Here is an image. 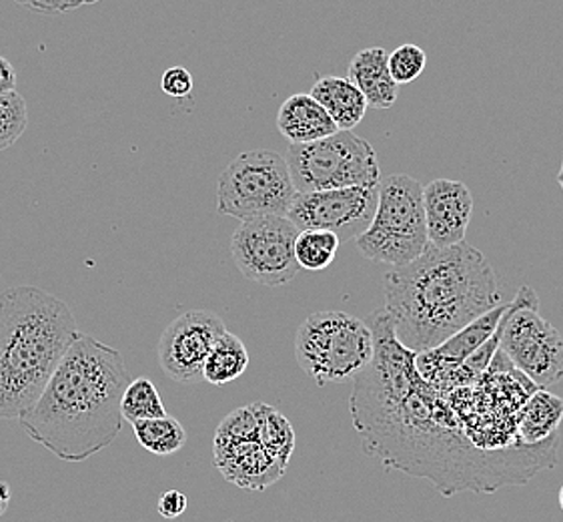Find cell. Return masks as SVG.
I'll use <instances>...</instances> for the list:
<instances>
[{
  "label": "cell",
  "instance_id": "8992f818",
  "mask_svg": "<svg viewBox=\"0 0 563 522\" xmlns=\"http://www.w3.org/2000/svg\"><path fill=\"white\" fill-rule=\"evenodd\" d=\"M291 171L282 153L253 149L238 155L217 180V211L239 221L287 217L294 204Z\"/></svg>",
  "mask_w": 563,
  "mask_h": 522
},
{
  "label": "cell",
  "instance_id": "9a60e30c",
  "mask_svg": "<svg viewBox=\"0 0 563 522\" xmlns=\"http://www.w3.org/2000/svg\"><path fill=\"white\" fill-rule=\"evenodd\" d=\"M347 79L360 89L365 97L367 107L372 109H389L397 101V89L389 67H387V53L382 46L363 48L351 58Z\"/></svg>",
  "mask_w": 563,
  "mask_h": 522
},
{
  "label": "cell",
  "instance_id": "44dd1931",
  "mask_svg": "<svg viewBox=\"0 0 563 522\" xmlns=\"http://www.w3.org/2000/svg\"><path fill=\"white\" fill-rule=\"evenodd\" d=\"M133 431L136 443L155 456L175 455L187 444V431L169 414L153 421L135 422Z\"/></svg>",
  "mask_w": 563,
  "mask_h": 522
},
{
  "label": "cell",
  "instance_id": "277c9868",
  "mask_svg": "<svg viewBox=\"0 0 563 522\" xmlns=\"http://www.w3.org/2000/svg\"><path fill=\"white\" fill-rule=\"evenodd\" d=\"M355 248L363 258L394 268H404L428 250L423 185L404 173L382 180L372 224L355 238Z\"/></svg>",
  "mask_w": 563,
  "mask_h": 522
},
{
  "label": "cell",
  "instance_id": "603a6c76",
  "mask_svg": "<svg viewBox=\"0 0 563 522\" xmlns=\"http://www.w3.org/2000/svg\"><path fill=\"white\" fill-rule=\"evenodd\" d=\"M121 412H123V421L131 424L167 416V410L161 400L157 387L145 376L131 380L129 387L124 388Z\"/></svg>",
  "mask_w": 563,
  "mask_h": 522
},
{
  "label": "cell",
  "instance_id": "30bf717a",
  "mask_svg": "<svg viewBox=\"0 0 563 522\" xmlns=\"http://www.w3.org/2000/svg\"><path fill=\"white\" fill-rule=\"evenodd\" d=\"M214 465L223 477L245 490H265L283 477L287 466L261 446L251 406L229 414L214 434Z\"/></svg>",
  "mask_w": 563,
  "mask_h": 522
},
{
  "label": "cell",
  "instance_id": "cb8c5ba5",
  "mask_svg": "<svg viewBox=\"0 0 563 522\" xmlns=\"http://www.w3.org/2000/svg\"><path fill=\"white\" fill-rule=\"evenodd\" d=\"M29 109L21 93L0 95V151L11 149L26 131Z\"/></svg>",
  "mask_w": 563,
  "mask_h": 522
},
{
  "label": "cell",
  "instance_id": "f546056e",
  "mask_svg": "<svg viewBox=\"0 0 563 522\" xmlns=\"http://www.w3.org/2000/svg\"><path fill=\"white\" fill-rule=\"evenodd\" d=\"M12 492L11 487L7 482H0V516L4 512L9 511V504H11Z\"/></svg>",
  "mask_w": 563,
  "mask_h": 522
},
{
  "label": "cell",
  "instance_id": "9c48e42d",
  "mask_svg": "<svg viewBox=\"0 0 563 522\" xmlns=\"http://www.w3.org/2000/svg\"><path fill=\"white\" fill-rule=\"evenodd\" d=\"M299 229L283 216L255 217L241 221L231 238V255L249 282L282 287L299 273L295 239Z\"/></svg>",
  "mask_w": 563,
  "mask_h": 522
},
{
  "label": "cell",
  "instance_id": "4fadbf2b",
  "mask_svg": "<svg viewBox=\"0 0 563 522\" xmlns=\"http://www.w3.org/2000/svg\"><path fill=\"white\" fill-rule=\"evenodd\" d=\"M423 211L429 246H457L465 241L472 221L474 195L465 183L433 180L423 187Z\"/></svg>",
  "mask_w": 563,
  "mask_h": 522
},
{
  "label": "cell",
  "instance_id": "7c38bea8",
  "mask_svg": "<svg viewBox=\"0 0 563 522\" xmlns=\"http://www.w3.org/2000/svg\"><path fill=\"white\" fill-rule=\"evenodd\" d=\"M225 331V322L209 309L180 314L158 338L157 356L163 372L180 384L201 382L205 360Z\"/></svg>",
  "mask_w": 563,
  "mask_h": 522
},
{
  "label": "cell",
  "instance_id": "5b68a950",
  "mask_svg": "<svg viewBox=\"0 0 563 522\" xmlns=\"http://www.w3.org/2000/svg\"><path fill=\"white\" fill-rule=\"evenodd\" d=\"M295 358L317 387L345 384L372 363V328L347 312H317L297 329Z\"/></svg>",
  "mask_w": 563,
  "mask_h": 522
},
{
  "label": "cell",
  "instance_id": "4316f807",
  "mask_svg": "<svg viewBox=\"0 0 563 522\" xmlns=\"http://www.w3.org/2000/svg\"><path fill=\"white\" fill-rule=\"evenodd\" d=\"M16 2L41 14H60V12L77 11L87 4H97L99 0H16Z\"/></svg>",
  "mask_w": 563,
  "mask_h": 522
},
{
  "label": "cell",
  "instance_id": "ac0fdd59",
  "mask_svg": "<svg viewBox=\"0 0 563 522\" xmlns=\"http://www.w3.org/2000/svg\"><path fill=\"white\" fill-rule=\"evenodd\" d=\"M562 418V398L553 396L545 390H538L528 400L526 409L521 412L518 428L519 441L530 444V446L550 441Z\"/></svg>",
  "mask_w": 563,
  "mask_h": 522
},
{
  "label": "cell",
  "instance_id": "e0dca14e",
  "mask_svg": "<svg viewBox=\"0 0 563 522\" xmlns=\"http://www.w3.org/2000/svg\"><path fill=\"white\" fill-rule=\"evenodd\" d=\"M509 304L494 307L489 312L475 318L472 324L460 329L450 340L443 341L435 350H429V356L435 358L438 362L450 363V366H460L465 362L472 354L477 352L485 341L489 340L496 334L499 322L504 318Z\"/></svg>",
  "mask_w": 563,
  "mask_h": 522
},
{
  "label": "cell",
  "instance_id": "5bb4252c",
  "mask_svg": "<svg viewBox=\"0 0 563 522\" xmlns=\"http://www.w3.org/2000/svg\"><path fill=\"white\" fill-rule=\"evenodd\" d=\"M277 129L291 145L313 143L339 131L333 119L309 93H297L283 101Z\"/></svg>",
  "mask_w": 563,
  "mask_h": 522
},
{
  "label": "cell",
  "instance_id": "d4e9b609",
  "mask_svg": "<svg viewBox=\"0 0 563 522\" xmlns=\"http://www.w3.org/2000/svg\"><path fill=\"white\" fill-rule=\"evenodd\" d=\"M428 65V55L421 46L413 43L397 46L394 53L387 55V67L397 85H407L421 77Z\"/></svg>",
  "mask_w": 563,
  "mask_h": 522
},
{
  "label": "cell",
  "instance_id": "4dcf8cb0",
  "mask_svg": "<svg viewBox=\"0 0 563 522\" xmlns=\"http://www.w3.org/2000/svg\"><path fill=\"white\" fill-rule=\"evenodd\" d=\"M558 183L562 185V192H563V160H562V167H560V173H558Z\"/></svg>",
  "mask_w": 563,
  "mask_h": 522
},
{
  "label": "cell",
  "instance_id": "6da1fadb",
  "mask_svg": "<svg viewBox=\"0 0 563 522\" xmlns=\"http://www.w3.org/2000/svg\"><path fill=\"white\" fill-rule=\"evenodd\" d=\"M129 382L123 354L79 334L19 424L58 460L85 463L119 436Z\"/></svg>",
  "mask_w": 563,
  "mask_h": 522
},
{
  "label": "cell",
  "instance_id": "484cf974",
  "mask_svg": "<svg viewBox=\"0 0 563 522\" xmlns=\"http://www.w3.org/2000/svg\"><path fill=\"white\" fill-rule=\"evenodd\" d=\"M161 89L173 99H185L192 93V75L185 67H170L163 73Z\"/></svg>",
  "mask_w": 563,
  "mask_h": 522
},
{
  "label": "cell",
  "instance_id": "f1b7e54d",
  "mask_svg": "<svg viewBox=\"0 0 563 522\" xmlns=\"http://www.w3.org/2000/svg\"><path fill=\"white\" fill-rule=\"evenodd\" d=\"M16 89V68L12 67L9 58L0 57V95Z\"/></svg>",
  "mask_w": 563,
  "mask_h": 522
},
{
  "label": "cell",
  "instance_id": "52a82bcc",
  "mask_svg": "<svg viewBox=\"0 0 563 522\" xmlns=\"http://www.w3.org/2000/svg\"><path fill=\"white\" fill-rule=\"evenodd\" d=\"M285 160L297 194L372 187L382 182L375 149L353 131H338L313 143L289 145Z\"/></svg>",
  "mask_w": 563,
  "mask_h": 522
},
{
  "label": "cell",
  "instance_id": "ba28073f",
  "mask_svg": "<svg viewBox=\"0 0 563 522\" xmlns=\"http://www.w3.org/2000/svg\"><path fill=\"white\" fill-rule=\"evenodd\" d=\"M531 384L548 388L563 378V338L540 316V300L521 285L501 318L499 350Z\"/></svg>",
  "mask_w": 563,
  "mask_h": 522
},
{
  "label": "cell",
  "instance_id": "ffe728a7",
  "mask_svg": "<svg viewBox=\"0 0 563 522\" xmlns=\"http://www.w3.org/2000/svg\"><path fill=\"white\" fill-rule=\"evenodd\" d=\"M255 421H257V438L261 446L282 465H289V458L295 450V432L291 422L282 412L269 404L255 402L251 404Z\"/></svg>",
  "mask_w": 563,
  "mask_h": 522
},
{
  "label": "cell",
  "instance_id": "7a4b0ae2",
  "mask_svg": "<svg viewBox=\"0 0 563 522\" xmlns=\"http://www.w3.org/2000/svg\"><path fill=\"white\" fill-rule=\"evenodd\" d=\"M385 309L395 338L411 352L435 350L485 312L501 306L497 275L484 253L462 241L429 246L384 278Z\"/></svg>",
  "mask_w": 563,
  "mask_h": 522
},
{
  "label": "cell",
  "instance_id": "8fae6325",
  "mask_svg": "<svg viewBox=\"0 0 563 522\" xmlns=\"http://www.w3.org/2000/svg\"><path fill=\"white\" fill-rule=\"evenodd\" d=\"M379 185L343 187L295 195L287 219L299 231L321 229L339 239H355L372 224Z\"/></svg>",
  "mask_w": 563,
  "mask_h": 522
},
{
  "label": "cell",
  "instance_id": "2e32d148",
  "mask_svg": "<svg viewBox=\"0 0 563 522\" xmlns=\"http://www.w3.org/2000/svg\"><path fill=\"white\" fill-rule=\"evenodd\" d=\"M309 95L325 109L339 131H353L369 109L360 89L343 77L317 79Z\"/></svg>",
  "mask_w": 563,
  "mask_h": 522
},
{
  "label": "cell",
  "instance_id": "d6986e66",
  "mask_svg": "<svg viewBox=\"0 0 563 522\" xmlns=\"http://www.w3.org/2000/svg\"><path fill=\"white\" fill-rule=\"evenodd\" d=\"M249 362L247 346L227 329L205 360L203 380L213 387H225L247 372Z\"/></svg>",
  "mask_w": 563,
  "mask_h": 522
},
{
  "label": "cell",
  "instance_id": "3957f363",
  "mask_svg": "<svg viewBox=\"0 0 563 522\" xmlns=\"http://www.w3.org/2000/svg\"><path fill=\"white\" fill-rule=\"evenodd\" d=\"M70 307L36 285L0 292V418L19 421L77 340Z\"/></svg>",
  "mask_w": 563,
  "mask_h": 522
},
{
  "label": "cell",
  "instance_id": "7402d4cb",
  "mask_svg": "<svg viewBox=\"0 0 563 522\" xmlns=\"http://www.w3.org/2000/svg\"><path fill=\"white\" fill-rule=\"evenodd\" d=\"M341 239L331 231L303 229L295 239V260L301 270L321 272L338 258Z\"/></svg>",
  "mask_w": 563,
  "mask_h": 522
},
{
  "label": "cell",
  "instance_id": "1f68e13d",
  "mask_svg": "<svg viewBox=\"0 0 563 522\" xmlns=\"http://www.w3.org/2000/svg\"><path fill=\"white\" fill-rule=\"evenodd\" d=\"M560 507H562V511H563V485H562V489H560Z\"/></svg>",
  "mask_w": 563,
  "mask_h": 522
},
{
  "label": "cell",
  "instance_id": "83f0119b",
  "mask_svg": "<svg viewBox=\"0 0 563 522\" xmlns=\"http://www.w3.org/2000/svg\"><path fill=\"white\" fill-rule=\"evenodd\" d=\"M187 494H183L180 490H167L163 492L157 500V511L163 519H179L183 512L187 511Z\"/></svg>",
  "mask_w": 563,
  "mask_h": 522
}]
</instances>
